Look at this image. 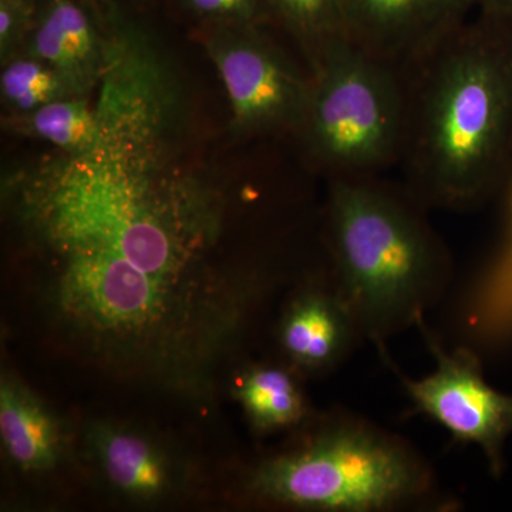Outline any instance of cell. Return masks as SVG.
<instances>
[{"label": "cell", "mask_w": 512, "mask_h": 512, "mask_svg": "<svg viewBox=\"0 0 512 512\" xmlns=\"http://www.w3.org/2000/svg\"><path fill=\"white\" fill-rule=\"evenodd\" d=\"M412 191L373 177L330 180V269L377 348L417 326L446 295L453 264Z\"/></svg>", "instance_id": "cell-3"}, {"label": "cell", "mask_w": 512, "mask_h": 512, "mask_svg": "<svg viewBox=\"0 0 512 512\" xmlns=\"http://www.w3.org/2000/svg\"><path fill=\"white\" fill-rule=\"evenodd\" d=\"M181 8L207 28H264L274 23L266 0H178Z\"/></svg>", "instance_id": "cell-17"}, {"label": "cell", "mask_w": 512, "mask_h": 512, "mask_svg": "<svg viewBox=\"0 0 512 512\" xmlns=\"http://www.w3.org/2000/svg\"><path fill=\"white\" fill-rule=\"evenodd\" d=\"M0 89L10 109L22 116L50 101L73 96L62 77L49 64L29 53L8 60L0 77Z\"/></svg>", "instance_id": "cell-16"}, {"label": "cell", "mask_w": 512, "mask_h": 512, "mask_svg": "<svg viewBox=\"0 0 512 512\" xmlns=\"http://www.w3.org/2000/svg\"><path fill=\"white\" fill-rule=\"evenodd\" d=\"M205 46L239 131H298L308 109L313 74L301 72L262 28H208Z\"/></svg>", "instance_id": "cell-7"}, {"label": "cell", "mask_w": 512, "mask_h": 512, "mask_svg": "<svg viewBox=\"0 0 512 512\" xmlns=\"http://www.w3.org/2000/svg\"><path fill=\"white\" fill-rule=\"evenodd\" d=\"M238 397L262 433L301 429L312 419L296 372L288 365L251 367L242 377Z\"/></svg>", "instance_id": "cell-12"}, {"label": "cell", "mask_w": 512, "mask_h": 512, "mask_svg": "<svg viewBox=\"0 0 512 512\" xmlns=\"http://www.w3.org/2000/svg\"><path fill=\"white\" fill-rule=\"evenodd\" d=\"M276 25L303 47L311 67L342 40L349 39L346 0H266Z\"/></svg>", "instance_id": "cell-14"}, {"label": "cell", "mask_w": 512, "mask_h": 512, "mask_svg": "<svg viewBox=\"0 0 512 512\" xmlns=\"http://www.w3.org/2000/svg\"><path fill=\"white\" fill-rule=\"evenodd\" d=\"M291 446L249 474L265 503L322 512L453 510L436 474L410 441L359 414L313 417Z\"/></svg>", "instance_id": "cell-4"}, {"label": "cell", "mask_w": 512, "mask_h": 512, "mask_svg": "<svg viewBox=\"0 0 512 512\" xmlns=\"http://www.w3.org/2000/svg\"><path fill=\"white\" fill-rule=\"evenodd\" d=\"M366 340L332 269L292 296L279 322L278 342L295 372L336 369Z\"/></svg>", "instance_id": "cell-8"}, {"label": "cell", "mask_w": 512, "mask_h": 512, "mask_svg": "<svg viewBox=\"0 0 512 512\" xmlns=\"http://www.w3.org/2000/svg\"><path fill=\"white\" fill-rule=\"evenodd\" d=\"M403 72L409 190L426 207L484 204L512 167L510 19H463Z\"/></svg>", "instance_id": "cell-2"}, {"label": "cell", "mask_w": 512, "mask_h": 512, "mask_svg": "<svg viewBox=\"0 0 512 512\" xmlns=\"http://www.w3.org/2000/svg\"><path fill=\"white\" fill-rule=\"evenodd\" d=\"M417 328L436 363L430 375L420 379L404 375L384 346L377 348L403 386L410 402L409 414L429 417L457 443L480 448L488 471L498 480L505 471V444L512 434V394L500 392L487 382L476 349L467 345L448 349L426 318Z\"/></svg>", "instance_id": "cell-6"}, {"label": "cell", "mask_w": 512, "mask_h": 512, "mask_svg": "<svg viewBox=\"0 0 512 512\" xmlns=\"http://www.w3.org/2000/svg\"><path fill=\"white\" fill-rule=\"evenodd\" d=\"M504 15L507 16V18L510 19V22L512 23V0H510V3H508L507 9L504 10Z\"/></svg>", "instance_id": "cell-21"}, {"label": "cell", "mask_w": 512, "mask_h": 512, "mask_svg": "<svg viewBox=\"0 0 512 512\" xmlns=\"http://www.w3.org/2000/svg\"><path fill=\"white\" fill-rule=\"evenodd\" d=\"M39 0H0V52L8 60L13 47L25 42L35 20Z\"/></svg>", "instance_id": "cell-18"}, {"label": "cell", "mask_w": 512, "mask_h": 512, "mask_svg": "<svg viewBox=\"0 0 512 512\" xmlns=\"http://www.w3.org/2000/svg\"><path fill=\"white\" fill-rule=\"evenodd\" d=\"M101 467L121 493L153 500L167 493L171 471L151 441L127 430H107L97 443Z\"/></svg>", "instance_id": "cell-13"}, {"label": "cell", "mask_w": 512, "mask_h": 512, "mask_svg": "<svg viewBox=\"0 0 512 512\" xmlns=\"http://www.w3.org/2000/svg\"><path fill=\"white\" fill-rule=\"evenodd\" d=\"M23 117L30 133L67 153L90 150L103 133L99 117L89 104L72 96L50 101Z\"/></svg>", "instance_id": "cell-15"}, {"label": "cell", "mask_w": 512, "mask_h": 512, "mask_svg": "<svg viewBox=\"0 0 512 512\" xmlns=\"http://www.w3.org/2000/svg\"><path fill=\"white\" fill-rule=\"evenodd\" d=\"M349 39L406 70L467 18L456 0H346Z\"/></svg>", "instance_id": "cell-9"}, {"label": "cell", "mask_w": 512, "mask_h": 512, "mask_svg": "<svg viewBox=\"0 0 512 512\" xmlns=\"http://www.w3.org/2000/svg\"><path fill=\"white\" fill-rule=\"evenodd\" d=\"M308 109L296 134L330 180L373 177L402 161L407 133L404 72L350 39L312 69Z\"/></svg>", "instance_id": "cell-5"}, {"label": "cell", "mask_w": 512, "mask_h": 512, "mask_svg": "<svg viewBox=\"0 0 512 512\" xmlns=\"http://www.w3.org/2000/svg\"><path fill=\"white\" fill-rule=\"evenodd\" d=\"M467 12L477 9L478 13H504L510 0H456Z\"/></svg>", "instance_id": "cell-19"}, {"label": "cell", "mask_w": 512, "mask_h": 512, "mask_svg": "<svg viewBox=\"0 0 512 512\" xmlns=\"http://www.w3.org/2000/svg\"><path fill=\"white\" fill-rule=\"evenodd\" d=\"M0 434L10 460L22 470H49L59 458L55 419L35 397L8 382L0 389Z\"/></svg>", "instance_id": "cell-11"}, {"label": "cell", "mask_w": 512, "mask_h": 512, "mask_svg": "<svg viewBox=\"0 0 512 512\" xmlns=\"http://www.w3.org/2000/svg\"><path fill=\"white\" fill-rule=\"evenodd\" d=\"M83 2L90 3L97 8H104V6H113L120 2H146V0H83Z\"/></svg>", "instance_id": "cell-20"}, {"label": "cell", "mask_w": 512, "mask_h": 512, "mask_svg": "<svg viewBox=\"0 0 512 512\" xmlns=\"http://www.w3.org/2000/svg\"><path fill=\"white\" fill-rule=\"evenodd\" d=\"M79 156L20 204L60 328L90 355L144 369L185 365L231 338L255 288L249 272L208 261L211 208L184 188Z\"/></svg>", "instance_id": "cell-1"}, {"label": "cell", "mask_w": 512, "mask_h": 512, "mask_svg": "<svg viewBox=\"0 0 512 512\" xmlns=\"http://www.w3.org/2000/svg\"><path fill=\"white\" fill-rule=\"evenodd\" d=\"M99 9L83 0H39L26 37L29 55L49 64L72 94L89 89L103 63Z\"/></svg>", "instance_id": "cell-10"}]
</instances>
